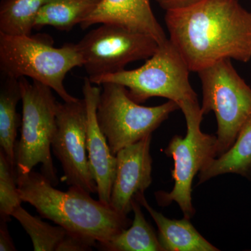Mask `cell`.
I'll return each instance as SVG.
<instances>
[{
	"label": "cell",
	"mask_w": 251,
	"mask_h": 251,
	"mask_svg": "<svg viewBox=\"0 0 251 251\" xmlns=\"http://www.w3.org/2000/svg\"><path fill=\"white\" fill-rule=\"evenodd\" d=\"M165 22L170 41L191 72L225 59H251V11L239 0H198L168 10Z\"/></svg>",
	"instance_id": "cell-1"
},
{
	"label": "cell",
	"mask_w": 251,
	"mask_h": 251,
	"mask_svg": "<svg viewBox=\"0 0 251 251\" xmlns=\"http://www.w3.org/2000/svg\"><path fill=\"white\" fill-rule=\"evenodd\" d=\"M17 184L23 202L34 206L41 217L97 244L106 242L131 225L126 216L93 199L90 193L74 186L60 191L41 173L32 171L18 175Z\"/></svg>",
	"instance_id": "cell-2"
},
{
	"label": "cell",
	"mask_w": 251,
	"mask_h": 251,
	"mask_svg": "<svg viewBox=\"0 0 251 251\" xmlns=\"http://www.w3.org/2000/svg\"><path fill=\"white\" fill-rule=\"evenodd\" d=\"M84 61L76 44L54 46L49 34L9 35L0 32V70L16 77H29L49 86L64 102L78 99L68 93L64 85L68 73L83 67Z\"/></svg>",
	"instance_id": "cell-3"
},
{
	"label": "cell",
	"mask_w": 251,
	"mask_h": 251,
	"mask_svg": "<svg viewBox=\"0 0 251 251\" xmlns=\"http://www.w3.org/2000/svg\"><path fill=\"white\" fill-rule=\"evenodd\" d=\"M23 103L21 137L16 146L18 175H25L41 164L44 175L54 186L59 184L51 154V145L57 130V101L52 89L39 81L20 77Z\"/></svg>",
	"instance_id": "cell-4"
},
{
	"label": "cell",
	"mask_w": 251,
	"mask_h": 251,
	"mask_svg": "<svg viewBox=\"0 0 251 251\" xmlns=\"http://www.w3.org/2000/svg\"><path fill=\"white\" fill-rule=\"evenodd\" d=\"M186 118L187 132L184 138L175 135L167 147L165 153L173 157L174 168L171 174L174 188L170 193H155L158 205L179 204L185 218L194 216L192 204V183L195 176L217 157V137L206 134L201 128L203 113L198 99L185 100L179 105Z\"/></svg>",
	"instance_id": "cell-5"
},
{
	"label": "cell",
	"mask_w": 251,
	"mask_h": 251,
	"mask_svg": "<svg viewBox=\"0 0 251 251\" xmlns=\"http://www.w3.org/2000/svg\"><path fill=\"white\" fill-rule=\"evenodd\" d=\"M189 68L168 39L144 65L90 79L95 85L120 84L128 88L130 98L138 103L152 97H163L178 105L185 100L198 99L189 80Z\"/></svg>",
	"instance_id": "cell-6"
},
{
	"label": "cell",
	"mask_w": 251,
	"mask_h": 251,
	"mask_svg": "<svg viewBox=\"0 0 251 251\" xmlns=\"http://www.w3.org/2000/svg\"><path fill=\"white\" fill-rule=\"evenodd\" d=\"M202 88L203 115L214 112L218 123L217 157L227 151L251 118V88L225 59L198 72Z\"/></svg>",
	"instance_id": "cell-7"
},
{
	"label": "cell",
	"mask_w": 251,
	"mask_h": 251,
	"mask_svg": "<svg viewBox=\"0 0 251 251\" xmlns=\"http://www.w3.org/2000/svg\"><path fill=\"white\" fill-rule=\"evenodd\" d=\"M101 85L97 121L115 156L122 149L152 134L172 112L180 109L170 100L158 106H143L130 98L125 86L113 82Z\"/></svg>",
	"instance_id": "cell-8"
},
{
	"label": "cell",
	"mask_w": 251,
	"mask_h": 251,
	"mask_svg": "<svg viewBox=\"0 0 251 251\" xmlns=\"http://www.w3.org/2000/svg\"><path fill=\"white\" fill-rule=\"evenodd\" d=\"M76 45L90 79L122 72L130 62L148 59L159 46L151 36L110 23L89 31Z\"/></svg>",
	"instance_id": "cell-9"
},
{
	"label": "cell",
	"mask_w": 251,
	"mask_h": 251,
	"mask_svg": "<svg viewBox=\"0 0 251 251\" xmlns=\"http://www.w3.org/2000/svg\"><path fill=\"white\" fill-rule=\"evenodd\" d=\"M57 130L51 145L62 165V181L86 192L97 193L87 147V111L85 99L57 103Z\"/></svg>",
	"instance_id": "cell-10"
},
{
	"label": "cell",
	"mask_w": 251,
	"mask_h": 251,
	"mask_svg": "<svg viewBox=\"0 0 251 251\" xmlns=\"http://www.w3.org/2000/svg\"><path fill=\"white\" fill-rule=\"evenodd\" d=\"M151 140V135H149L116 154V174L109 204L122 215L129 214L135 196L144 193L152 182Z\"/></svg>",
	"instance_id": "cell-11"
},
{
	"label": "cell",
	"mask_w": 251,
	"mask_h": 251,
	"mask_svg": "<svg viewBox=\"0 0 251 251\" xmlns=\"http://www.w3.org/2000/svg\"><path fill=\"white\" fill-rule=\"evenodd\" d=\"M93 85L90 78L86 77L82 86L87 111V153L91 173L97 185L99 200L109 204L116 174L117 158L110 151L97 121V105L101 89Z\"/></svg>",
	"instance_id": "cell-12"
},
{
	"label": "cell",
	"mask_w": 251,
	"mask_h": 251,
	"mask_svg": "<svg viewBox=\"0 0 251 251\" xmlns=\"http://www.w3.org/2000/svg\"><path fill=\"white\" fill-rule=\"evenodd\" d=\"M104 23L117 25L151 36L158 45L168 39L153 14L150 0H101L80 26L85 29Z\"/></svg>",
	"instance_id": "cell-13"
},
{
	"label": "cell",
	"mask_w": 251,
	"mask_h": 251,
	"mask_svg": "<svg viewBox=\"0 0 251 251\" xmlns=\"http://www.w3.org/2000/svg\"><path fill=\"white\" fill-rule=\"evenodd\" d=\"M135 199L147 209L156 223L158 241L163 251H219L198 232L189 219L173 220L165 217L148 204L144 193L137 195Z\"/></svg>",
	"instance_id": "cell-14"
},
{
	"label": "cell",
	"mask_w": 251,
	"mask_h": 251,
	"mask_svg": "<svg viewBox=\"0 0 251 251\" xmlns=\"http://www.w3.org/2000/svg\"><path fill=\"white\" fill-rule=\"evenodd\" d=\"M22 99L19 79L1 73L0 85V146L8 161L16 167V137L22 123L16 108Z\"/></svg>",
	"instance_id": "cell-15"
},
{
	"label": "cell",
	"mask_w": 251,
	"mask_h": 251,
	"mask_svg": "<svg viewBox=\"0 0 251 251\" xmlns=\"http://www.w3.org/2000/svg\"><path fill=\"white\" fill-rule=\"evenodd\" d=\"M226 173L251 178V118L242 127L232 146L200 172L199 184Z\"/></svg>",
	"instance_id": "cell-16"
},
{
	"label": "cell",
	"mask_w": 251,
	"mask_h": 251,
	"mask_svg": "<svg viewBox=\"0 0 251 251\" xmlns=\"http://www.w3.org/2000/svg\"><path fill=\"white\" fill-rule=\"evenodd\" d=\"M134 219L130 227L123 229L97 248L105 251H163L158 236L148 224L136 200L132 202Z\"/></svg>",
	"instance_id": "cell-17"
},
{
	"label": "cell",
	"mask_w": 251,
	"mask_h": 251,
	"mask_svg": "<svg viewBox=\"0 0 251 251\" xmlns=\"http://www.w3.org/2000/svg\"><path fill=\"white\" fill-rule=\"evenodd\" d=\"M101 0H50L40 10L34 29L52 26L69 31L80 25L95 10Z\"/></svg>",
	"instance_id": "cell-18"
},
{
	"label": "cell",
	"mask_w": 251,
	"mask_h": 251,
	"mask_svg": "<svg viewBox=\"0 0 251 251\" xmlns=\"http://www.w3.org/2000/svg\"><path fill=\"white\" fill-rule=\"evenodd\" d=\"M50 0H1L0 32L9 35H30L36 16Z\"/></svg>",
	"instance_id": "cell-19"
},
{
	"label": "cell",
	"mask_w": 251,
	"mask_h": 251,
	"mask_svg": "<svg viewBox=\"0 0 251 251\" xmlns=\"http://www.w3.org/2000/svg\"><path fill=\"white\" fill-rule=\"evenodd\" d=\"M29 234L34 251H56L67 235V231L61 226H52L38 216L31 215L22 206H18L12 214Z\"/></svg>",
	"instance_id": "cell-20"
},
{
	"label": "cell",
	"mask_w": 251,
	"mask_h": 251,
	"mask_svg": "<svg viewBox=\"0 0 251 251\" xmlns=\"http://www.w3.org/2000/svg\"><path fill=\"white\" fill-rule=\"evenodd\" d=\"M17 168L10 163L0 149V217L11 221L13 212L23 202L17 184Z\"/></svg>",
	"instance_id": "cell-21"
},
{
	"label": "cell",
	"mask_w": 251,
	"mask_h": 251,
	"mask_svg": "<svg viewBox=\"0 0 251 251\" xmlns=\"http://www.w3.org/2000/svg\"><path fill=\"white\" fill-rule=\"evenodd\" d=\"M97 246V243L94 241L67 232L56 251H89Z\"/></svg>",
	"instance_id": "cell-22"
},
{
	"label": "cell",
	"mask_w": 251,
	"mask_h": 251,
	"mask_svg": "<svg viewBox=\"0 0 251 251\" xmlns=\"http://www.w3.org/2000/svg\"><path fill=\"white\" fill-rule=\"evenodd\" d=\"M8 221L1 219L0 221V251H16L9 229L7 227Z\"/></svg>",
	"instance_id": "cell-23"
},
{
	"label": "cell",
	"mask_w": 251,
	"mask_h": 251,
	"mask_svg": "<svg viewBox=\"0 0 251 251\" xmlns=\"http://www.w3.org/2000/svg\"><path fill=\"white\" fill-rule=\"evenodd\" d=\"M162 9L168 10L179 9L196 2L198 0H155Z\"/></svg>",
	"instance_id": "cell-24"
}]
</instances>
